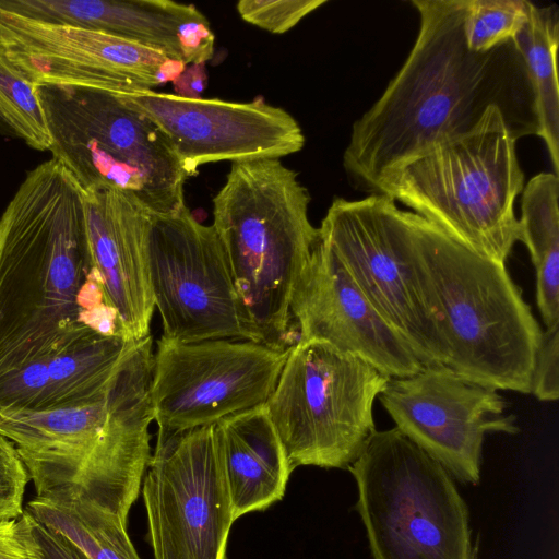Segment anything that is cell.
I'll return each instance as SVG.
<instances>
[{"instance_id": "cell-8", "label": "cell", "mask_w": 559, "mask_h": 559, "mask_svg": "<svg viewBox=\"0 0 559 559\" xmlns=\"http://www.w3.org/2000/svg\"><path fill=\"white\" fill-rule=\"evenodd\" d=\"M390 378L318 340L296 341L266 401L290 469L348 468L376 431L373 402Z\"/></svg>"}, {"instance_id": "cell-22", "label": "cell", "mask_w": 559, "mask_h": 559, "mask_svg": "<svg viewBox=\"0 0 559 559\" xmlns=\"http://www.w3.org/2000/svg\"><path fill=\"white\" fill-rule=\"evenodd\" d=\"M519 241L536 274V302L545 328L559 324V178L543 171L524 185Z\"/></svg>"}, {"instance_id": "cell-21", "label": "cell", "mask_w": 559, "mask_h": 559, "mask_svg": "<svg viewBox=\"0 0 559 559\" xmlns=\"http://www.w3.org/2000/svg\"><path fill=\"white\" fill-rule=\"evenodd\" d=\"M215 426L234 521L282 500L293 471L265 405Z\"/></svg>"}, {"instance_id": "cell-19", "label": "cell", "mask_w": 559, "mask_h": 559, "mask_svg": "<svg viewBox=\"0 0 559 559\" xmlns=\"http://www.w3.org/2000/svg\"><path fill=\"white\" fill-rule=\"evenodd\" d=\"M84 200L91 267L124 336L140 341L150 335L155 308L146 259L148 211L116 190L87 192Z\"/></svg>"}, {"instance_id": "cell-23", "label": "cell", "mask_w": 559, "mask_h": 559, "mask_svg": "<svg viewBox=\"0 0 559 559\" xmlns=\"http://www.w3.org/2000/svg\"><path fill=\"white\" fill-rule=\"evenodd\" d=\"M558 7H537L530 1L527 23L512 39L527 75L540 136L548 150L554 174H559V45Z\"/></svg>"}, {"instance_id": "cell-2", "label": "cell", "mask_w": 559, "mask_h": 559, "mask_svg": "<svg viewBox=\"0 0 559 559\" xmlns=\"http://www.w3.org/2000/svg\"><path fill=\"white\" fill-rule=\"evenodd\" d=\"M90 270L84 192L51 157L0 216V377L93 331L80 306Z\"/></svg>"}, {"instance_id": "cell-9", "label": "cell", "mask_w": 559, "mask_h": 559, "mask_svg": "<svg viewBox=\"0 0 559 559\" xmlns=\"http://www.w3.org/2000/svg\"><path fill=\"white\" fill-rule=\"evenodd\" d=\"M419 215L372 193L335 198L319 227L356 286L424 367H445V349L418 277Z\"/></svg>"}, {"instance_id": "cell-15", "label": "cell", "mask_w": 559, "mask_h": 559, "mask_svg": "<svg viewBox=\"0 0 559 559\" xmlns=\"http://www.w3.org/2000/svg\"><path fill=\"white\" fill-rule=\"evenodd\" d=\"M122 95L162 129L188 177L203 164L281 159L305 145L298 121L261 95L243 103L155 91Z\"/></svg>"}, {"instance_id": "cell-28", "label": "cell", "mask_w": 559, "mask_h": 559, "mask_svg": "<svg viewBox=\"0 0 559 559\" xmlns=\"http://www.w3.org/2000/svg\"><path fill=\"white\" fill-rule=\"evenodd\" d=\"M29 480L15 445L0 436V520L23 513L22 502Z\"/></svg>"}, {"instance_id": "cell-29", "label": "cell", "mask_w": 559, "mask_h": 559, "mask_svg": "<svg viewBox=\"0 0 559 559\" xmlns=\"http://www.w3.org/2000/svg\"><path fill=\"white\" fill-rule=\"evenodd\" d=\"M530 393L544 402L556 401L559 397V324L542 331Z\"/></svg>"}, {"instance_id": "cell-31", "label": "cell", "mask_w": 559, "mask_h": 559, "mask_svg": "<svg viewBox=\"0 0 559 559\" xmlns=\"http://www.w3.org/2000/svg\"><path fill=\"white\" fill-rule=\"evenodd\" d=\"M175 95L198 99L207 86L206 62L187 64L171 82Z\"/></svg>"}, {"instance_id": "cell-24", "label": "cell", "mask_w": 559, "mask_h": 559, "mask_svg": "<svg viewBox=\"0 0 559 559\" xmlns=\"http://www.w3.org/2000/svg\"><path fill=\"white\" fill-rule=\"evenodd\" d=\"M26 510L87 559H141L127 533V524L90 500L35 497Z\"/></svg>"}, {"instance_id": "cell-11", "label": "cell", "mask_w": 559, "mask_h": 559, "mask_svg": "<svg viewBox=\"0 0 559 559\" xmlns=\"http://www.w3.org/2000/svg\"><path fill=\"white\" fill-rule=\"evenodd\" d=\"M141 489L154 559H226L235 521L215 425L158 436Z\"/></svg>"}, {"instance_id": "cell-4", "label": "cell", "mask_w": 559, "mask_h": 559, "mask_svg": "<svg viewBox=\"0 0 559 559\" xmlns=\"http://www.w3.org/2000/svg\"><path fill=\"white\" fill-rule=\"evenodd\" d=\"M310 194L281 159L233 163L213 227L259 342L285 349L294 286L319 239Z\"/></svg>"}, {"instance_id": "cell-5", "label": "cell", "mask_w": 559, "mask_h": 559, "mask_svg": "<svg viewBox=\"0 0 559 559\" xmlns=\"http://www.w3.org/2000/svg\"><path fill=\"white\" fill-rule=\"evenodd\" d=\"M516 139L502 110L391 171L374 193L413 210L471 251L506 264L519 241L514 203L524 188Z\"/></svg>"}, {"instance_id": "cell-1", "label": "cell", "mask_w": 559, "mask_h": 559, "mask_svg": "<svg viewBox=\"0 0 559 559\" xmlns=\"http://www.w3.org/2000/svg\"><path fill=\"white\" fill-rule=\"evenodd\" d=\"M419 31L404 64L353 127L343 154L352 186L374 193L391 171L469 130L498 106L515 139L536 134L533 95L512 41L486 53L464 36L468 0H412Z\"/></svg>"}, {"instance_id": "cell-32", "label": "cell", "mask_w": 559, "mask_h": 559, "mask_svg": "<svg viewBox=\"0 0 559 559\" xmlns=\"http://www.w3.org/2000/svg\"><path fill=\"white\" fill-rule=\"evenodd\" d=\"M34 528L47 559H87L68 539L47 528L36 519Z\"/></svg>"}, {"instance_id": "cell-17", "label": "cell", "mask_w": 559, "mask_h": 559, "mask_svg": "<svg viewBox=\"0 0 559 559\" xmlns=\"http://www.w3.org/2000/svg\"><path fill=\"white\" fill-rule=\"evenodd\" d=\"M152 346L150 335L136 341L120 362L106 396V423L76 497L110 511L126 524L152 456Z\"/></svg>"}, {"instance_id": "cell-33", "label": "cell", "mask_w": 559, "mask_h": 559, "mask_svg": "<svg viewBox=\"0 0 559 559\" xmlns=\"http://www.w3.org/2000/svg\"><path fill=\"white\" fill-rule=\"evenodd\" d=\"M0 133L13 135L9 127L0 118Z\"/></svg>"}, {"instance_id": "cell-14", "label": "cell", "mask_w": 559, "mask_h": 559, "mask_svg": "<svg viewBox=\"0 0 559 559\" xmlns=\"http://www.w3.org/2000/svg\"><path fill=\"white\" fill-rule=\"evenodd\" d=\"M378 397L395 427L461 481L478 483L486 433L519 431L498 390L444 366L390 378Z\"/></svg>"}, {"instance_id": "cell-13", "label": "cell", "mask_w": 559, "mask_h": 559, "mask_svg": "<svg viewBox=\"0 0 559 559\" xmlns=\"http://www.w3.org/2000/svg\"><path fill=\"white\" fill-rule=\"evenodd\" d=\"M0 49L36 85L129 94L173 82L181 61L107 33L51 24L0 10Z\"/></svg>"}, {"instance_id": "cell-26", "label": "cell", "mask_w": 559, "mask_h": 559, "mask_svg": "<svg viewBox=\"0 0 559 559\" xmlns=\"http://www.w3.org/2000/svg\"><path fill=\"white\" fill-rule=\"evenodd\" d=\"M528 16L527 0H468L463 24L466 46L476 53L503 46L520 33Z\"/></svg>"}, {"instance_id": "cell-20", "label": "cell", "mask_w": 559, "mask_h": 559, "mask_svg": "<svg viewBox=\"0 0 559 559\" xmlns=\"http://www.w3.org/2000/svg\"><path fill=\"white\" fill-rule=\"evenodd\" d=\"M135 342L92 331L59 352L1 376L0 408H61L102 401Z\"/></svg>"}, {"instance_id": "cell-7", "label": "cell", "mask_w": 559, "mask_h": 559, "mask_svg": "<svg viewBox=\"0 0 559 559\" xmlns=\"http://www.w3.org/2000/svg\"><path fill=\"white\" fill-rule=\"evenodd\" d=\"M348 469L374 559H473L451 475L396 427L376 430Z\"/></svg>"}, {"instance_id": "cell-3", "label": "cell", "mask_w": 559, "mask_h": 559, "mask_svg": "<svg viewBox=\"0 0 559 559\" xmlns=\"http://www.w3.org/2000/svg\"><path fill=\"white\" fill-rule=\"evenodd\" d=\"M416 255L445 367L496 390L530 393L543 329L506 264L471 251L421 216Z\"/></svg>"}, {"instance_id": "cell-16", "label": "cell", "mask_w": 559, "mask_h": 559, "mask_svg": "<svg viewBox=\"0 0 559 559\" xmlns=\"http://www.w3.org/2000/svg\"><path fill=\"white\" fill-rule=\"evenodd\" d=\"M289 312L299 328V341L329 343L364 359L389 378L408 377L424 368L356 286L320 234L294 286Z\"/></svg>"}, {"instance_id": "cell-12", "label": "cell", "mask_w": 559, "mask_h": 559, "mask_svg": "<svg viewBox=\"0 0 559 559\" xmlns=\"http://www.w3.org/2000/svg\"><path fill=\"white\" fill-rule=\"evenodd\" d=\"M288 348L243 340L180 343L160 337L151 380L158 436L215 425L264 405Z\"/></svg>"}, {"instance_id": "cell-18", "label": "cell", "mask_w": 559, "mask_h": 559, "mask_svg": "<svg viewBox=\"0 0 559 559\" xmlns=\"http://www.w3.org/2000/svg\"><path fill=\"white\" fill-rule=\"evenodd\" d=\"M0 9L34 21L118 36L186 66L207 62L214 55V33L193 4L169 0H0Z\"/></svg>"}, {"instance_id": "cell-27", "label": "cell", "mask_w": 559, "mask_h": 559, "mask_svg": "<svg viewBox=\"0 0 559 559\" xmlns=\"http://www.w3.org/2000/svg\"><path fill=\"white\" fill-rule=\"evenodd\" d=\"M324 3L326 0H241L237 12L252 25L284 34Z\"/></svg>"}, {"instance_id": "cell-10", "label": "cell", "mask_w": 559, "mask_h": 559, "mask_svg": "<svg viewBox=\"0 0 559 559\" xmlns=\"http://www.w3.org/2000/svg\"><path fill=\"white\" fill-rule=\"evenodd\" d=\"M146 259L163 338L260 343L213 225L201 224L187 206L173 214L148 212Z\"/></svg>"}, {"instance_id": "cell-30", "label": "cell", "mask_w": 559, "mask_h": 559, "mask_svg": "<svg viewBox=\"0 0 559 559\" xmlns=\"http://www.w3.org/2000/svg\"><path fill=\"white\" fill-rule=\"evenodd\" d=\"M34 526L35 519L27 510L0 520V559H47Z\"/></svg>"}, {"instance_id": "cell-25", "label": "cell", "mask_w": 559, "mask_h": 559, "mask_svg": "<svg viewBox=\"0 0 559 559\" xmlns=\"http://www.w3.org/2000/svg\"><path fill=\"white\" fill-rule=\"evenodd\" d=\"M36 87L0 49V118L28 146L49 151L51 141Z\"/></svg>"}, {"instance_id": "cell-6", "label": "cell", "mask_w": 559, "mask_h": 559, "mask_svg": "<svg viewBox=\"0 0 559 559\" xmlns=\"http://www.w3.org/2000/svg\"><path fill=\"white\" fill-rule=\"evenodd\" d=\"M49 152L84 193L116 190L153 214L186 206L185 171L162 129L122 94L37 85Z\"/></svg>"}]
</instances>
